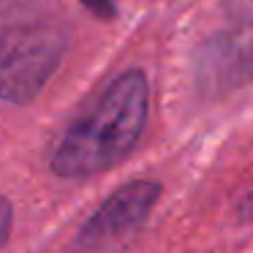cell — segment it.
<instances>
[{"label":"cell","instance_id":"obj_7","mask_svg":"<svg viewBox=\"0 0 253 253\" xmlns=\"http://www.w3.org/2000/svg\"><path fill=\"white\" fill-rule=\"evenodd\" d=\"M240 215H242V218H245V220H253V188H251V193H248V196L242 199Z\"/></svg>","mask_w":253,"mask_h":253},{"label":"cell","instance_id":"obj_4","mask_svg":"<svg viewBox=\"0 0 253 253\" xmlns=\"http://www.w3.org/2000/svg\"><path fill=\"white\" fill-rule=\"evenodd\" d=\"M158 196H161V182L155 180H133L128 185L117 188L82 226L79 245L101 248L109 245V242L126 240L150 218Z\"/></svg>","mask_w":253,"mask_h":253},{"label":"cell","instance_id":"obj_6","mask_svg":"<svg viewBox=\"0 0 253 253\" xmlns=\"http://www.w3.org/2000/svg\"><path fill=\"white\" fill-rule=\"evenodd\" d=\"M8 234H11V204L6 202V196H0V248L6 245Z\"/></svg>","mask_w":253,"mask_h":253},{"label":"cell","instance_id":"obj_2","mask_svg":"<svg viewBox=\"0 0 253 253\" xmlns=\"http://www.w3.org/2000/svg\"><path fill=\"white\" fill-rule=\"evenodd\" d=\"M71 44V28L39 0L0 8V101L30 104L46 87Z\"/></svg>","mask_w":253,"mask_h":253},{"label":"cell","instance_id":"obj_1","mask_svg":"<svg viewBox=\"0 0 253 253\" xmlns=\"http://www.w3.org/2000/svg\"><path fill=\"white\" fill-rule=\"evenodd\" d=\"M147 112L150 82L142 68H128L66 128L52 153V171L66 180H87L117 166L142 139Z\"/></svg>","mask_w":253,"mask_h":253},{"label":"cell","instance_id":"obj_3","mask_svg":"<svg viewBox=\"0 0 253 253\" xmlns=\"http://www.w3.org/2000/svg\"><path fill=\"white\" fill-rule=\"evenodd\" d=\"M196 79L202 90L218 95L253 82V22L218 30L196 55Z\"/></svg>","mask_w":253,"mask_h":253},{"label":"cell","instance_id":"obj_5","mask_svg":"<svg viewBox=\"0 0 253 253\" xmlns=\"http://www.w3.org/2000/svg\"><path fill=\"white\" fill-rule=\"evenodd\" d=\"M79 3L98 19H115L117 17V0H79Z\"/></svg>","mask_w":253,"mask_h":253}]
</instances>
